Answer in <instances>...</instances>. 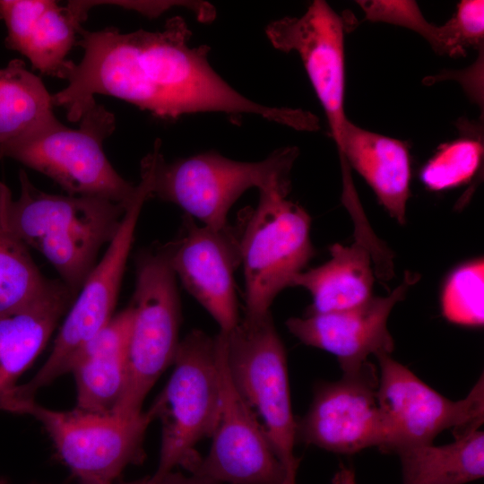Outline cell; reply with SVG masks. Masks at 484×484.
<instances>
[{
	"instance_id": "cell-1",
	"label": "cell",
	"mask_w": 484,
	"mask_h": 484,
	"mask_svg": "<svg viewBox=\"0 0 484 484\" xmlns=\"http://www.w3.org/2000/svg\"><path fill=\"white\" fill-rule=\"evenodd\" d=\"M78 35L75 45L83 56L78 64L65 62L57 77L68 85L52 95L53 105L63 107L71 122L80 121L96 103L94 96L103 94L165 119L221 112L255 115L299 131L312 125L309 111L263 105L231 87L211 65V48L190 46L192 31L180 16L155 31L82 28Z\"/></svg>"
},
{
	"instance_id": "cell-2",
	"label": "cell",
	"mask_w": 484,
	"mask_h": 484,
	"mask_svg": "<svg viewBox=\"0 0 484 484\" xmlns=\"http://www.w3.org/2000/svg\"><path fill=\"white\" fill-rule=\"evenodd\" d=\"M21 194L0 182V229L42 254L78 294L104 244L115 237L126 205L108 199L51 194L20 170Z\"/></svg>"
},
{
	"instance_id": "cell-3",
	"label": "cell",
	"mask_w": 484,
	"mask_h": 484,
	"mask_svg": "<svg viewBox=\"0 0 484 484\" xmlns=\"http://www.w3.org/2000/svg\"><path fill=\"white\" fill-rule=\"evenodd\" d=\"M299 155L296 146L275 150L267 158L245 162L207 151L168 163L157 158L151 197L172 203L204 226H227L234 203L248 189L290 191V173Z\"/></svg>"
},
{
	"instance_id": "cell-4",
	"label": "cell",
	"mask_w": 484,
	"mask_h": 484,
	"mask_svg": "<svg viewBox=\"0 0 484 484\" xmlns=\"http://www.w3.org/2000/svg\"><path fill=\"white\" fill-rule=\"evenodd\" d=\"M172 374L151 408L161 422L160 460L152 484L177 466L188 470L198 457L195 445L211 437L221 407L215 337L193 330L179 341Z\"/></svg>"
},
{
	"instance_id": "cell-5",
	"label": "cell",
	"mask_w": 484,
	"mask_h": 484,
	"mask_svg": "<svg viewBox=\"0 0 484 484\" xmlns=\"http://www.w3.org/2000/svg\"><path fill=\"white\" fill-rule=\"evenodd\" d=\"M135 289L124 393L113 413H141L143 401L172 365L179 345L180 298L168 243L141 251L135 260Z\"/></svg>"
},
{
	"instance_id": "cell-6",
	"label": "cell",
	"mask_w": 484,
	"mask_h": 484,
	"mask_svg": "<svg viewBox=\"0 0 484 484\" xmlns=\"http://www.w3.org/2000/svg\"><path fill=\"white\" fill-rule=\"evenodd\" d=\"M157 157L153 150L143 159L141 180L115 237L69 308L48 359L30 381L15 387L17 401L33 400L40 388L70 372L79 352L113 317L138 219L151 197Z\"/></svg>"
},
{
	"instance_id": "cell-7",
	"label": "cell",
	"mask_w": 484,
	"mask_h": 484,
	"mask_svg": "<svg viewBox=\"0 0 484 484\" xmlns=\"http://www.w3.org/2000/svg\"><path fill=\"white\" fill-rule=\"evenodd\" d=\"M219 333L235 387L261 419L285 471H298L287 355L271 312L245 315L230 331Z\"/></svg>"
},
{
	"instance_id": "cell-8",
	"label": "cell",
	"mask_w": 484,
	"mask_h": 484,
	"mask_svg": "<svg viewBox=\"0 0 484 484\" xmlns=\"http://www.w3.org/2000/svg\"><path fill=\"white\" fill-rule=\"evenodd\" d=\"M72 129L61 122L7 149L3 158L13 159L49 177L69 195L93 196L128 205L137 185L124 179L103 151L114 132V115L95 103Z\"/></svg>"
},
{
	"instance_id": "cell-9",
	"label": "cell",
	"mask_w": 484,
	"mask_h": 484,
	"mask_svg": "<svg viewBox=\"0 0 484 484\" xmlns=\"http://www.w3.org/2000/svg\"><path fill=\"white\" fill-rule=\"evenodd\" d=\"M290 191L259 190V202L240 227L241 265L246 283V315L270 312L276 296L290 287L315 255L311 218L287 198Z\"/></svg>"
},
{
	"instance_id": "cell-10",
	"label": "cell",
	"mask_w": 484,
	"mask_h": 484,
	"mask_svg": "<svg viewBox=\"0 0 484 484\" xmlns=\"http://www.w3.org/2000/svg\"><path fill=\"white\" fill-rule=\"evenodd\" d=\"M378 361L377 399L383 420L385 453L433 444L442 431L455 436L480 429L484 420L483 375L466 397L452 401L424 383L391 354L376 356Z\"/></svg>"
},
{
	"instance_id": "cell-11",
	"label": "cell",
	"mask_w": 484,
	"mask_h": 484,
	"mask_svg": "<svg viewBox=\"0 0 484 484\" xmlns=\"http://www.w3.org/2000/svg\"><path fill=\"white\" fill-rule=\"evenodd\" d=\"M13 413L39 420L62 461L79 480L113 483L130 464L143 457V439L156 419L153 410L134 416L99 414L78 409L56 411L28 401Z\"/></svg>"
},
{
	"instance_id": "cell-12",
	"label": "cell",
	"mask_w": 484,
	"mask_h": 484,
	"mask_svg": "<svg viewBox=\"0 0 484 484\" xmlns=\"http://www.w3.org/2000/svg\"><path fill=\"white\" fill-rule=\"evenodd\" d=\"M378 370L367 361L334 382L315 387L307 413L296 420V443L352 454L383 444Z\"/></svg>"
},
{
	"instance_id": "cell-13",
	"label": "cell",
	"mask_w": 484,
	"mask_h": 484,
	"mask_svg": "<svg viewBox=\"0 0 484 484\" xmlns=\"http://www.w3.org/2000/svg\"><path fill=\"white\" fill-rule=\"evenodd\" d=\"M221 385V407L212 445L190 473L219 484H280L286 471L257 416L230 379L221 337L215 336Z\"/></svg>"
},
{
	"instance_id": "cell-14",
	"label": "cell",
	"mask_w": 484,
	"mask_h": 484,
	"mask_svg": "<svg viewBox=\"0 0 484 484\" xmlns=\"http://www.w3.org/2000/svg\"><path fill=\"white\" fill-rule=\"evenodd\" d=\"M349 25L325 1L315 0L302 15L274 20L265 28L273 48L299 56L336 145L348 119L344 37Z\"/></svg>"
},
{
	"instance_id": "cell-15",
	"label": "cell",
	"mask_w": 484,
	"mask_h": 484,
	"mask_svg": "<svg viewBox=\"0 0 484 484\" xmlns=\"http://www.w3.org/2000/svg\"><path fill=\"white\" fill-rule=\"evenodd\" d=\"M168 245L177 279L212 316L220 332L234 328L240 320L234 281L241 265L240 228L198 226L184 214L178 237Z\"/></svg>"
},
{
	"instance_id": "cell-16",
	"label": "cell",
	"mask_w": 484,
	"mask_h": 484,
	"mask_svg": "<svg viewBox=\"0 0 484 484\" xmlns=\"http://www.w3.org/2000/svg\"><path fill=\"white\" fill-rule=\"evenodd\" d=\"M419 278L406 272L402 281L385 297L372 296L345 310L290 317L286 326L302 343L335 356L342 373L359 369L370 355L393 352L394 341L387 327L388 318Z\"/></svg>"
},
{
	"instance_id": "cell-17",
	"label": "cell",
	"mask_w": 484,
	"mask_h": 484,
	"mask_svg": "<svg viewBox=\"0 0 484 484\" xmlns=\"http://www.w3.org/2000/svg\"><path fill=\"white\" fill-rule=\"evenodd\" d=\"M69 2L0 0L7 48L25 56L41 73L58 76L86 19Z\"/></svg>"
},
{
	"instance_id": "cell-18",
	"label": "cell",
	"mask_w": 484,
	"mask_h": 484,
	"mask_svg": "<svg viewBox=\"0 0 484 484\" xmlns=\"http://www.w3.org/2000/svg\"><path fill=\"white\" fill-rule=\"evenodd\" d=\"M76 296L62 281L51 280L30 303L0 315V410L4 411L18 378L43 350Z\"/></svg>"
},
{
	"instance_id": "cell-19",
	"label": "cell",
	"mask_w": 484,
	"mask_h": 484,
	"mask_svg": "<svg viewBox=\"0 0 484 484\" xmlns=\"http://www.w3.org/2000/svg\"><path fill=\"white\" fill-rule=\"evenodd\" d=\"M337 149L341 162H348L370 186L389 215L404 224L411 177L408 144L347 119Z\"/></svg>"
},
{
	"instance_id": "cell-20",
	"label": "cell",
	"mask_w": 484,
	"mask_h": 484,
	"mask_svg": "<svg viewBox=\"0 0 484 484\" xmlns=\"http://www.w3.org/2000/svg\"><path fill=\"white\" fill-rule=\"evenodd\" d=\"M132 317L128 306L113 316L74 359L70 372L76 385V409L99 414L114 412L126 382Z\"/></svg>"
},
{
	"instance_id": "cell-21",
	"label": "cell",
	"mask_w": 484,
	"mask_h": 484,
	"mask_svg": "<svg viewBox=\"0 0 484 484\" xmlns=\"http://www.w3.org/2000/svg\"><path fill=\"white\" fill-rule=\"evenodd\" d=\"M330 253L327 262L298 273L290 282V287H302L312 296L306 315L349 309L373 296L375 277L367 243H336L330 247Z\"/></svg>"
},
{
	"instance_id": "cell-22",
	"label": "cell",
	"mask_w": 484,
	"mask_h": 484,
	"mask_svg": "<svg viewBox=\"0 0 484 484\" xmlns=\"http://www.w3.org/2000/svg\"><path fill=\"white\" fill-rule=\"evenodd\" d=\"M53 107L41 78L22 60L0 68V160L9 146L58 124Z\"/></svg>"
},
{
	"instance_id": "cell-23",
	"label": "cell",
	"mask_w": 484,
	"mask_h": 484,
	"mask_svg": "<svg viewBox=\"0 0 484 484\" xmlns=\"http://www.w3.org/2000/svg\"><path fill=\"white\" fill-rule=\"evenodd\" d=\"M402 484H465L484 476V433L471 430L443 445L427 444L395 453Z\"/></svg>"
},
{
	"instance_id": "cell-24",
	"label": "cell",
	"mask_w": 484,
	"mask_h": 484,
	"mask_svg": "<svg viewBox=\"0 0 484 484\" xmlns=\"http://www.w3.org/2000/svg\"><path fill=\"white\" fill-rule=\"evenodd\" d=\"M50 282L37 267L28 247L0 229V315L28 305Z\"/></svg>"
},
{
	"instance_id": "cell-25",
	"label": "cell",
	"mask_w": 484,
	"mask_h": 484,
	"mask_svg": "<svg viewBox=\"0 0 484 484\" xmlns=\"http://www.w3.org/2000/svg\"><path fill=\"white\" fill-rule=\"evenodd\" d=\"M483 294V258L460 265L449 275L443 289L441 309L444 317L460 325L482 326Z\"/></svg>"
},
{
	"instance_id": "cell-26",
	"label": "cell",
	"mask_w": 484,
	"mask_h": 484,
	"mask_svg": "<svg viewBox=\"0 0 484 484\" xmlns=\"http://www.w3.org/2000/svg\"><path fill=\"white\" fill-rule=\"evenodd\" d=\"M482 157L483 144L480 140L457 139L441 147L424 165L420 179L433 191L460 186L476 174Z\"/></svg>"
},
{
	"instance_id": "cell-27",
	"label": "cell",
	"mask_w": 484,
	"mask_h": 484,
	"mask_svg": "<svg viewBox=\"0 0 484 484\" xmlns=\"http://www.w3.org/2000/svg\"><path fill=\"white\" fill-rule=\"evenodd\" d=\"M371 22H386L409 29L424 38L439 55L443 51L441 26L430 23L418 4L411 0H360L357 1Z\"/></svg>"
},
{
	"instance_id": "cell-28",
	"label": "cell",
	"mask_w": 484,
	"mask_h": 484,
	"mask_svg": "<svg viewBox=\"0 0 484 484\" xmlns=\"http://www.w3.org/2000/svg\"><path fill=\"white\" fill-rule=\"evenodd\" d=\"M441 28L443 55L459 56L469 48H483L484 1H461L454 16Z\"/></svg>"
},
{
	"instance_id": "cell-29",
	"label": "cell",
	"mask_w": 484,
	"mask_h": 484,
	"mask_svg": "<svg viewBox=\"0 0 484 484\" xmlns=\"http://www.w3.org/2000/svg\"><path fill=\"white\" fill-rule=\"evenodd\" d=\"M155 484H219L218 482L200 474L171 471Z\"/></svg>"
},
{
	"instance_id": "cell-30",
	"label": "cell",
	"mask_w": 484,
	"mask_h": 484,
	"mask_svg": "<svg viewBox=\"0 0 484 484\" xmlns=\"http://www.w3.org/2000/svg\"><path fill=\"white\" fill-rule=\"evenodd\" d=\"M333 484H357L355 472L351 468L341 466L335 473Z\"/></svg>"
},
{
	"instance_id": "cell-31",
	"label": "cell",
	"mask_w": 484,
	"mask_h": 484,
	"mask_svg": "<svg viewBox=\"0 0 484 484\" xmlns=\"http://www.w3.org/2000/svg\"><path fill=\"white\" fill-rule=\"evenodd\" d=\"M78 484H114V482L113 483H98V482L79 480ZM120 484H152V483H151V476H145V477H143L142 479H139V480H133V481H129V482H125V483H120Z\"/></svg>"
},
{
	"instance_id": "cell-32",
	"label": "cell",
	"mask_w": 484,
	"mask_h": 484,
	"mask_svg": "<svg viewBox=\"0 0 484 484\" xmlns=\"http://www.w3.org/2000/svg\"><path fill=\"white\" fill-rule=\"evenodd\" d=\"M297 472L298 471L286 472L283 480L280 484H297Z\"/></svg>"
},
{
	"instance_id": "cell-33",
	"label": "cell",
	"mask_w": 484,
	"mask_h": 484,
	"mask_svg": "<svg viewBox=\"0 0 484 484\" xmlns=\"http://www.w3.org/2000/svg\"><path fill=\"white\" fill-rule=\"evenodd\" d=\"M0 484H7V481L4 479L0 478Z\"/></svg>"
}]
</instances>
